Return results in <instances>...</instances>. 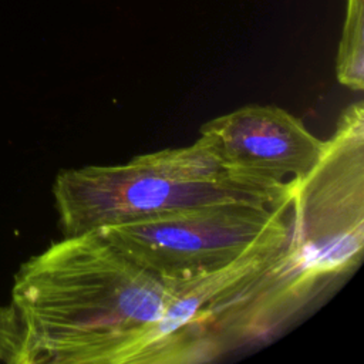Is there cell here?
<instances>
[{"instance_id": "6da1fadb", "label": "cell", "mask_w": 364, "mask_h": 364, "mask_svg": "<svg viewBox=\"0 0 364 364\" xmlns=\"http://www.w3.org/2000/svg\"><path fill=\"white\" fill-rule=\"evenodd\" d=\"M172 293L100 230L64 236L14 273L18 364H135Z\"/></svg>"}, {"instance_id": "7a4b0ae2", "label": "cell", "mask_w": 364, "mask_h": 364, "mask_svg": "<svg viewBox=\"0 0 364 364\" xmlns=\"http://www.w3.org/2000/svg\"><path fill=\"white\" fill-rule=\"evenodd\" d=\"M53 196L60 230L71 236L215 203L280 205L291 199V186L233 176L196 139L121 165L63 169Z\"/></svg>"}, {"instance_id": "3957f363", "label": "cell", "mask_w": 364, "mask_h": 364, "mask_svg": "<svg viewBox=\"0 0 364 364\" xmlns=\"http://www.w3.org/2000/svg\"><path fill=\"white\" fill-rule=\"evenodd\" d=\"M286 262L318 289L354 270L364 249V104L348 105L316 165L289 181Z\"/></svg>"}, {"instance_id": "277c9868", "label": "cell", "mask_w": 364, "mask_h": 364, "mask_svg": "<svg viewBox=\"0 0 364 364\" xmlns=\"http://www.w3.org/2000/svg\"><path fill=\"white\" fill-rule=\"evenodd\" d=\"M290 200L280 205L215 203L100 232L158 279L189 280L283 242L289 235Z\"/></svg>"}, {"instance_id": "5b68a950", "label": "cell", "mask_w": 364, "mask_h": 364, "mask_svg": "<svg viewBox=\"0 0 364 364\" xmlns=\"http://www.w3.org/2000/svg\"><path fill=\"white\" fill-rule=\"evenodd\" d=\"M198 139L228 173L263 183H287L304 176L326 144L289 111L262 104L205 122Z\"/></svg>"}, {"instance_id": "8992f818", "label": "cell", "mask_w": 364, "mask_h": 364, "mask_svg": "<svg viewBox=\"0 0 364 364\" xmlns=\"http://www.w3.org/2000/svg\"><path fill=\"white\" fill-rule=\"evenodd\" d=\"M346 18L336 58L337 81L353 90L364 88V0H347Z\"/></svg>"}, {"instance_id": "52a82bcc", "label": "cell", "mask_w": 364, "mask_h": 364, "mask_svg": "<svg viewBox=\"0 0 364 364\" xmlns=\"http://www.w3.org/2000/svg\"><path fill=\"white\" fill-rule=\"evenodd\" d=\"M23 344V327L11 304L0 306V361L18 364Z\"/></svg>"}]
</instances>
